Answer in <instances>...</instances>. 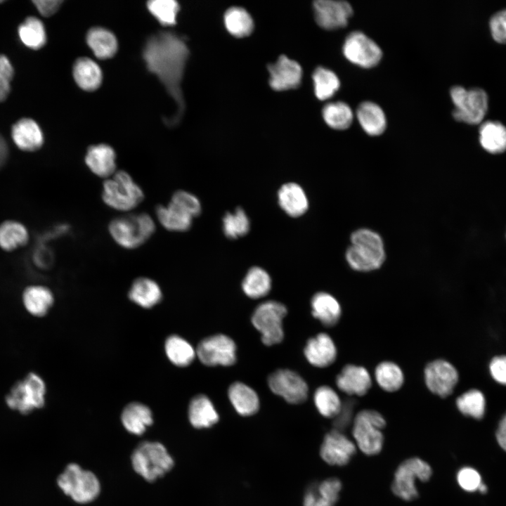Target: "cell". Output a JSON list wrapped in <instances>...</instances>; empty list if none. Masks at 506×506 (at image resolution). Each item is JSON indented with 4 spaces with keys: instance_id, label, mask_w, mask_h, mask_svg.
<instances>
[{
    "instance_id": "44dd1931",
    "label": "cell",
    "mask_w": 506,
    "mask_h": 506,
    "mask_svg": "<svg viewBox=\"0 0 506 506\" xmlns=\"http://www.w3.org/2000/svg\"><path fill=\"white\" fill-rule=\"evenodd\" d=\"M308 362L318 368H326L332 365L337 356V347L330 336L319 333L310 338L304 349Z\"/></svg>"
},
{
    "instance_id": "11a10c76",
    "label": "cell",
    "mask_w": 506,
    "mask_h": 506,
    "mask_svg": "<svg viewBox=\"0 0 506 506\" xmlns=\"http://www.w3.org/2000/svg\"><path fill=\"white\" fill-rule=\"evenodd\" d=\"M34 257L37 264L41 267L50 266L53 260L51 250L45 247L38 249Z\"/></svg>"
},
{
    "instance_id": "484cf974",
    "label": "cell",
    "mask_w": 506,
    "mask_h": 506,
    "mask_svg": "<svg viewBox=\"0 0 506 506\" xmlns=\"http://www.w3.org/2000/svg\"><path fill=\"white\" fill-rule=\"evenodd\" d=\"M278 200L281 209L292 217L303 215L309 208V201L304 190L295 183L283 185L278 192Z\"/></svg>"
},
{
    "instance_id": "d4e9b609",
    "label": "cell",
    "mask_w": 506,
    "mask_h": 506,
    "mask_svg": "<svg viewBox=\"0 0 506 506\" xmlns=\"http://www.w3.org/2000/svg\"><path fill=\"white\" fill-rule=\"evenodd\" d=\"M121 422L129 433L141 435L153 424V413L145 404L131 402L124 408L121 414Z\"/></svg>"
},
{
    "instance_id": "7c38bea8",
    "label": "cell",
    "mask_w": 506,
    "mask_h": 506,
    "mask_svg": "<svg viewBox=\"0 0 506 506\" xmlns=\"http://www.w3.org/2000/svg\"><path fill=\"white\" fill-rule=\"evenodd\" d=\"M342 53L349 62L365 69L377 66L383 57L380 46L360 30L347 34L342 44Z\"/></svg>"
},
{
    "instance_id": "d6a6232c",
    "label": "cell",
    "mask_w": 506,
    "mask_h": 506,
    "mask_svg": "<svg viewBox=\"0 0 506 506\" xmlns=\"http://www.w3.org/2000/svg\"><path fill=\"white\" fill-rule=\"evenodd\" d=\"M73 76L77 85L89 91L97 89L102 82V72L99 66L88 58H79L75 61Z\"/></svg>"
},
{
    "instance_id": "6da1fadb",
    "label": "cell",
    "mask_w": 506,
    "mask_h": 506,
    "mask_svg": "<svg viewBox=\"0 0 506 506\" xmlns=\"http://www.w3.org/2000/svg\"><path fill=\"white\" fill-rule=\"evenodd\" d=\"M143 56L148 69L157 75L176 103V114L164 119L166 124L174 126L185 111L181 85L189 57L186 41L174 33L160 32L147 40Z\"/></svg>"
},
{
    "instance_id": "83f0119b",
    "label": "cell",
    "mask_w": 506,
    "mask_h": 506,
    "mask_svg": "<svg viewBox=\"0 0 506 506\" xmlns=\"http://www.w3.org/2000/svg\"><path fill=\"white\" fill-rule=\"evenodd\" d=\"M311 313L325 327L335 325L340 319L342 309L338 301L325 292L316 293L311 301Z\"/></svg>"
},
{
    "instance_id": "8992f818",
    "label": "cell",
    "mask_w": 506,
    "mask_h": 506,
    "mask_svg": "<svg viewBox=\"0 0 506 506\" xmlns=\"http://www.w3.org/2000/svg\"><path fill=\"white\" fill-rule=\"evenodd\" d=\"M57 484L63 493L80 504L90 502L100 493V485L96 476L83 469L76 463L67 465L58 476Z\"/></svg>"
},
{
    "instance_id": "6f0895ef",
    "label": "cell",
    "mask_w": 506,
    "mask_h": 506,
    "mask_svg": "<svg viewBox=\"0 0 506 506\" xmlns=\"http://www.w3.org/2000/svg\"><path fill=\"white\" fill-rule=\"evenodd\" d=\"M8 157V144L0 134V169L5 164Z\"/></svg>"
},
{
    "instance_id": "603a6c76",
    "label": "cell",
    "mask_w": 506,
    "mask_h": 506,
    "mask_svg": "<svg viewBox=\"0 0 506 506\" xmlns=\"http://www.w3.org/2000/svg\"><path fill=\"white\" fill-rule=\"evenodd\" d=\"M11 136L15 145L25 152H34L41 148L44 138L38 124L30 118H22L11 129Z\"/></svg>"
},
{
    "instance_id": "e0dca14e",
    "label": "cell",
    "mask_w": 506,
    "mask_h": 506,
    "mask_svg": "<svg viewBox=\"0 0 506 506\" xmlns=\"http://www.w3.org/2000/svg\"><path fill=\"white\" fill-rule=\"evenodd\" d=\"M356 450L355 443L342 432L334 429L325 434L320 455L328 465L344 466L349 463Z\"/></svg>"
},
{
    "instance_id": "7bdbcfd3",
    "label": "cell",
    "mask_w": 506,
    "mask_h": 506,
    "mask_svg": "<svg viewBox=\"0 0 506 506\" xmlns=\"http://www.w3.org/2000/svg\"><path fill=\"white\" fill-rule=\"evenodd\" d=\"M224 23L230 34L236 37L249 35L254 28L250 15L243 8L232 7L224 15Z\"/></svg>"
},
{
    "instance_id": "e575fe53",
    "label": "cell",
    "mask_w": 506,
    "mask_h": 506,
    "mask_svg": "<svg viewBox=\"0 0 506 506\" xmlns=\"http://www.w3.org/2000/svg\"><path fill=\"white\" fill-rule=\"evenodd\" d=\"M164 347L167 358L178 367L188 366L196 356V351L193 346L177 335L169 336L164 342Z\"/></svg>"
},
{
    "instance_id": "5bb4252c",
    "label": "cell",
    "mask_w": 506,
    "mask_h": 506,
    "mask_svg": "<svg viewBox=\"0 0 506 506\" xmlns=\"http://www.w3.org/2000/svg\"><path fill=\"white\" fill-rule=\"evenodd\" d=\"M268 384L273 394L291 404L302 403L308 396L309 387L305 380L288 369H279L272 372L268 377Z\"/></svg>"
},
{
    "instance_id": "5b68a950",
    "label": "cell",
    "mask_w": 506,
    "mask_h": 506,
    "mask_svg": "<svg viewBox=\"0 0 506 506\" xmlns=\"http://www.w3.org/2000/svg\"><path fill=\"white\" fill-rule=\"evenodd\" d=\"M134 471L152 482L170 471L174 465L164 446L157 441H144L134 450L131 457Z\"/></svg>"
},
{
    "instance_id": "3957f363",
    "label": "cell",
    "mask_w": 506,
    "mask_h": 506,
    "mask_svg": "<svg viewBox=\"0 0 506 506\" xmlns=\"http://www.w3.org/2000/svg\"><path fill=\"white\" fill-rule=\"evenodd\" d=\"M100 197L108 208L126 214L132 212L143 202L145 193L129 173L117 170L111 177L103 180Z\"/></svg>"
},
{
    "instance_id": "ffe728a7",
    "label": "cell",
    "mask_w": 506,
    "mask_h": 506,
    "mask_svg": "<svg viewBox=\"0 0 506 506\" xmlns=\"http://www.w3.org/2000/svg\"><path fill=\"white\" fill-rule=\"evenodd\" d=\"M336 385L340 391L348 395L361 396L370 389L372 379L364 367L348 364L337 376Z\"/></svg>"
},
{
    "instance_id": "cb8c5ba5",
    "label": "cell",
    "mask_w": 506,
    "mask_h": 506,
    "mask_svg": "<svg viewBox=\"0 0 506 506\" xmlns=\"http://www.w3.org/2000/svg\"><path fill=\"white\" fill-rule=\"evenodd\" d=\"M128 297L136 305L143 309H150L162 301L163 294L155 280L142 276L132 282L128 291Z\"/></svg>"
},
{
    "instance_id": "1f68e13d",
    "label": "cell",
    "mask_w": 506,
    "mask_h": 506,
    "mask_svg": "<svg viewBox=\"0 0 506 506\" xmlns=\"http://www.w3.org/2000/svg\"><path fill=\"white\" fill-rule=\"evenodd\" d=\"M23 304L33 316L46 315L54 302V296L49 288L42 285L27 287L22 294Z\"/></svg>"
},
{
    "instance_id": "60d3db41",
    "label": "cell",
    "mask_w": 506,
    "mask_h": 506,
    "mask_svg": "<svg viewBox=\"0 0 506 506\" xmlns=\"http://www.w3.org/2000/svg\"><path fill=\"white\" fill-rule=\"evenodd\" d=\"M375 377L378 385L384 391H398L403 384L404 375L401 368L394 362L383 361L375 370Z\"/></svg>"
},
{
    "instance_id": "ba28073f",
    "label": "cell",
    "mask_w": 506,
    "mask_h": 506,
    "mask_svg": "<svg viewBox=\"0 0 506 506\" xmlns=\"http://www.w3.org/2000/svg\"><path fill=\"white\" fill-rule=\"evenodd\" d=\"M386 420L377 411L362 410L353 419L352 435L358 448L365 455L379 453L383 446L382 429Z\"/></svg>"
},
{
    "instance_id": "836d02e7",
    "label": "cell",
    "mask_w": 506,
    "mask_h": 506,
    "mask_svg": "<svg viewBox=\"0 0 506 506\" xmlns=\"http://www.w3.org/2000/svg\"><path fill=\"white\" fill-rule=\"evenodd\" d=\"M322 116L331 129L343 131L351 126L355 113L348 103L338 100L325 104L322 110Z\"/></svg>"
},
{
    "instance_id": "f546056e",
    "label": "cell",
    "mask_w": 506,
    "mask_h": 506,
    "mask_svg": "<svg viewBox=\"0 0 506 506\" xmlns=\"http://www.w3.org/2000/svg\"><path fill=\"white\" fill-rule=\"evenodd\" d=\"M157 222L167 231L184 232L188 231L193 218L174 205H159L155 208Z\"/></svg>"
},
{
    "instance_id": "4dcf8cb0",
    "label": "cell",
    "mask_w": 506,
    "mask_h": 506,
    "mask_svg": "<svg viewBox=\"0 0 506 506\" xmlns=\"http://www.w3.org/2000/svg\"><path fill=\"white\" fill-rule=\"evenodd\" d=\"M479 143L481 147L492 154L506 150V126L499 121L488 120L479 127Z\"/></svg>"
},
{
    "instance_id": "d590c367",
    "label": "cell",
    "mask_w": 506,
    "mask_h": 506,
    "mask_svg": "<svg viewBox=\"0 0 506 506\" xmlns=\"http://www.w3.org/2000/svg\"><path fill=\"white\" fill-rule=\"evenodd\" d=\"M86 41L94 55L100 59L112 58L117 51V41L109 30L93 27L87 33Z\"/></svg>"
},
{
    "instance_id": "9c48e42d",
    "label": "cell",
    "mask_w": 506,
    "mask_h": 506,
    "mask_svg": "<svg viewBox=\"0 0 506 506\" xmlns=\"http://www.w3.org/2000/svg\"><path fill=\"white\" fill-rule=\"evenodd\" d=\"M287 313V310L284 304L273 300L264 301L255 309L251 321L261 333L264 344L272 346L283 341V320Z\"/></svg>"
},
{
    "instance_id": "681fc988",
    "label": "cell",
    "mask_w": 506,
    "mask_h": 506,
    "mask_svg": "<svg viewBox=\"0 0 506 506\" xmlns=\"http://www.w3.org/2000/svg\"><path fill=\"white\" fill-rule=\"evenodd\" d=\"M493 38L499 43H506V8L493 13L489 20Z\"/></svg>"
},
{
    "instance_id": "d6986e66",
    "label": "cell",
    "mask_w": 506,
    "mask_h": 506,
    "mask_svg": "<svg viewBox=\"0 0 506 506\" xmlns=\"http://www.w3.org/2000/svg\"><path fill=\"white\" fill-rule=\"evenodd\" d=\"M116 158L115 151L111 146L100 143L88 148L84 162L93 175L105 180L117 171Z\"/></svg>"
},
{
    "instance_id": "db71d44e",
    "label": "cell",
    "mask_w": 506,
    "mask_h": 506,
    "mask_svg": "<svg viewBox=\"0 0 506 506\" xmlns=\"http://www.w3.org/2000/svg\"><path fill=\"white\" fill-rule=\"evenodd\" d=\"M14 75L13 67L6 56L0 54V77L11 82Z\"/></svg>"
},
{
    "instance_id": "52a82bcc",
    "label": "cell",
    "mask_w": 506,
    "mask_h": 506,
    "mask_svg": "<svg viewBox=\"0 0 506 506\" xmlns=\"http://www.w3.org/2000/svg\"><path fill=\"white\" fill-rule=\"evenodd\" d=\"M450 96L454 105L452 115L455 120L471 124L482 121L488 108V94L484 89L455 85L450 89Z\"/></svg>"
},
{
    "instance_id": "816d5d0a",
    "label": "cell",
    "mask_w": 506,
    "mask_h": 506,
    "mask_svg": "<svg viewBox=\"0 0 506 506\" xmlns=\"http://www.w3.org/2000/svg\"><path fill=\"white\" fill-rule=\"evenodd\" d=\"M492 377L498 383L506 385V356L494 357L489 365Z\"/></svg>"
},
{
    "instance_id": "f5cc1de1",
    "label": "cell",
    "mask_w": 506,
    "mask_h": 506,
    "mask_svg": "<svg viewBox=\"0 0 506 506\" xmlns=\"http://www.w3.org/2000/svg\"><path fill=\"white\" fill-rule=\"evenodd\" d=\"M32 2L41 15L44 17L53 15L63 4V1L60 0H36Z\"/></svg>"
},
{
    "instance_id": "bcb514c9",
    "label": "cell",
    "mask_w": 506,
    "mask_h": 506,
    "mask_svg": "<svg viewBox=\"0 0 506 506\" xmlns=\"http://www.w3.org/2000/svg\"><path fill=\"white\" fill-rule=\"evenodd\" d=\"M249 219L242 208H237L233 212L226 213L223 218V233L231 239L245 235L249 231Z\"/></svg>"
},
{
    "instance_id": "ac0fdd59",
    "label": "cell",
    "mask_w": 506,
    "mask_h": 506,
    "mask_svg": "<svg viewBox=\"0 0 506 506\" xmlns=\"http://www.w3.org/2000/svg\"><path fill=\"white\" fill-rule=\"evenodd\" d=\"M268 70L270 74L269 84L275 91L294 89L301 83V66L285 56H280L275 63L268 66Z\"/></svg>"
},
{
    "instance_id": "c3c4849f",
    "label": "cell",
    "mask_w": 506,
    "mask_h": 506,
    "mask_svg": "<svg viewBox=\"0 0 506 506\" xmlns=\"http://www.w3.org/2000/svg\"><path fill=\"white\" fill-rule=\"evenodd\" d=\"M169 202L179 207L193 218L197 216L202 211V206L198 198L188 191L183 190L175 191Z\"/></svg>"
},
{
    "instance_id": "4fadbf2b",
    "label": "cell",
    "mask_w": 506,
    "mask_h": 506,
    "mask_svg": "<svg viewBox=\"0 0 506 506\" xmlns=\"http://www.w3.org/2000/svg\"><path fill=\"white\" fill-rule=\"evenodd\" d=\"M236 350L230 337L217 334L200 342L195 351L200 361L207 366H231L236 362Z\"/></svg>"
},
{
    "instance_id": "30bf717a",
    "label": "cell",
    "mask_w": 506,
    "mask_h": 506,
    "mask_svg": "<svg viewBox=\"0 0 506 506\" xmlns=\"http://www.w3.org/2000/svg\"><path fill=\"white\" fill-rule=\"evenodd\" d=\"M432 474L430 465L418 458L404 460L396 469L391 491L399 498L410 501L418 497L415 486L417 479L427 481Z\"/></svg>"
},
{
    "instance_id": "2e32d148",
    "label": "cell",
    "mask_w": 506,
    "mask_h": 506,
    "mask_svg": "<svg viewBox=\"0 0 506 506\" xmlns=\"http://www.w3.org/2000/svg\"><path fill=\"white\" fill-rule=\"evenodd\" d=\"M424 376L428 389L442 398L452 394L458 381V373L455 368L442 359L428 363L424 368Z\"/></svg>"
},
{
    "instance_id": "277c9868",
    "label": "cell",
    "mask_w": 506,
    "mask_h": 506,
    "mask_svg": "<svg viewBox=\"0 0 506 506\" xmlns=\"http://www.w3.org/2000/svg\"><path fill=\"white\" fill-rule=\"evenodd\" d=\"M351 245L345 257L349 266L358 271L377 270L385 260L384 242L381 236L370 229L360 228L351 235Z\"/></svg>"
},
{
    "instance_id": "7dc6e473",
    "label": "cell",
    "mask_w": 506,
    "mask_h": 506,
    "mask_svg": "<svg viewBox=\"0 0 506 506\" xmlns=\"http://www.w3.org/2000/svg\"><path fill=\"white\" fill-rule=\"evenodd\" d=\"M151 14L164 26L176 24L179 5L174 0H153L148 2Z\"/></svg>"
},
{
    "instance_id": "f1b7e54d",
    "label": "cell",
    "mask_w": 506,
    "mask_h": 506,
    "mask_svg": "<svg viewBox=\"0 0 506 506\" xmlns=\"http://www.w3.org/2000/svg\"><path fill=\"white\" fill-rule=\"evenodd\" d=\"M228 396L235 411L242 416H251L259 410V398L257 392L242 382L231 384Z\"/></svg>"
},
{
    "instance_id": "9f6ffc18",
    "label": "cell",
    "mask_w": 506,
    "mask_h": 506,
    "mask_svg": "<svg viewBox=\"0 0 506 506\" xmlns=\"http://www.w3.org/2000/svg\"><path fill=\"white\" fill-rule=\"evenodd\" d=\"M496 438L500 446L506 451V415L499 423L496 432Z\"/></svg>"
},
{
    "instance_id": "f6af8a7d",
    "label": "cell",
    "mask_w": 506,
    "mask_h": 506,
    "mask_svg": "<svg viewBox=\"0 0 506 506\" xmlns=\"http://www.w3.org/2000/svg\"><path fill=\"white\" fill-rule=\"evenodd\" d=\"M458 410L465 415L481 419L485 412V398L477 389H471L460 396L456 400Z\"/></svg>"
},
{
    "instance_id": "94428289",
    "label": "cell",
    "mask_w": 506,
    "mask_h": 506,
    "mask_svg": "<svg viewBox=\"0 0 506 506\" xmlns=\"http://www.w3.org/2000/svg\"><path fill=\"white\" fill-rule=\"evenodd\" d=\"M3 2V1H0V3Z\"/></svg>"
},
{
    "instance_id": "ab89813d",
    "label": "cell",
    "mask_w": 506,
    "mask_h": 506,
    "mask_svg": "<svg viewBox=\"0 0 506 506\" xmlns=\"http://www.w3.org/2000/svg\"><path fill=\"white\" fill-rule=\"evenodd\" d=\"M312 79L316 98L320 100L332 98L339 89L341 82L332 70L319 66L313 72Z\"/></svg>"
},
{
    "instance_id": "7402d4cb",
    "label": "cell",
    "mask_w": 506,
    "mask_h": 506,
    "mask_svg": "<svg viewBox=\"0 0 506 506\" xmlns=\"http://www.w3.org/2000/svg\"><path fill=\"white\" fill-rule=\"evenodd\" d=\"M354 113L361 127L368 135L378 136L387 129V116L377 103L364 100L359 103Z\"/></svg>"
},
{
    "instance_id": "7a4b0ae2",
    "label": "cell",
    "mask_w": 506,
    "mask_h": 506,
    "mask_svg": "<svg viewBox=\"0 0 506 506\" xmlns=\"http://www.w3.org/2000/svg\"><path fill=\"white\" fill-rule=\"evenodd\" d=\"M156 231V222L148 213H126L108 223V232L120 247L136 249L148 242Z\"/></svg>"
},
{
    "instance_id": "ee69618b",
    "label": "cell",
    "mask_w": 506,
    "mask_h": 506,
    "mask_svg": "<svg viewBox=\"0 0 506 506\" xmlns=\"http://www.w3.org/2000/svg\"><path fill=\"white\" fill-rule=\"evenodd\" d=\"M313 495V506H334L339 498L342 483L337 478H329L310 486Z\"/></svg>"
},
{
    "instance_id": "f907efd6",
    "label": "cell",
    "mask_w": 506,
    "mask_h": 506,
    "mask_svg": "<svg viewBox=\"0 0 506 506\" xmlns=\"http://www.w3.org/2000/svg\"><path fill=\"white\" fill-rule=\"evenodd\" d=\"M457 480L460 487L469 492L478 490L481 482L477 471L471 467H463L458 473Z\"/></svg>"
},
{
    "instance_id": "9a60e30c",
    "label": "cell",
    "mask_w": 506,
    "mask_h": 506,
    "mask_svg": "<svg viewBox=\"0 0 506 506\" xmlns=\"http://www.w3.org/2000/svg\"><path fill=\"white\" fill-rule=\"evenodd\" d=\"M313 8L316 23L327 30L346 27L353 14L351 4L344 0H317Z\"/></svg>"
},
{
    "instance_id": "74e56055",
    "label": "cell",
    "mask_w": 506,
    "mask_h": 506,
    "mask_svg": "<svg viewBox=\"0 0 506 506\" xmlns=\"http://www.w3.org/2000/svg\"><path fill=\"white\" fill-rule=\"evenodd\" d=\"M242 288L244 293L249 298H261L271 290V277L264 268L259 266L252 267L242 280Z\"/></svg>"
},
{
    "instance_id": "4316f807",
    "label": "cell",
    "mask_w": 506,
    "mask_h": 506,
    "mask_svg": "<svg viewBox=\"0 0 506 506\" xmlns=\"http://www.w3.org/2000/svg\"><path fill=\"white\" fill-rule=\"evenodd\" d=\"M188 416L190 424L197 429L211 427L219 420L212 402L204 394L196 395L191 399Z\"/></svg>"
},
{
    "instance_id": "8d00e7d4",
    "label": "cell",
    "mask_w": 506,
    "mask_h": 506,
    "mask_svg": "<svg viewBox=\"0 0 506 506\" xmlns=\"http://www.w3.org/2000/svg\"><path fill=\"white\" fill-rule=\"evenodd\" d=\"M29 233L22 223L15 220H6L0 224V247L6 252H12L27 245Z\"/></svg>"
},
{
    "instance_id": "b9f144b4",
    "label": "cell",
    "mask_w": 506,
    "mask_h": 506,
    "mask_svg": "<svg viewBox=\"0 0 506 506\" xmlns=\"http://www.w3.org/2000/svg\"><path fill=\"white\" fill-rule=\"evenodd\" d=\"M313 401L319 413L327 418H335L342 408L337 393L326 385L321 386L316 390Z\"/></svg>"
},
{
    "instance_id": "680465c9",
    "label": "cell",
    "mask_w": 506,
    "mask_h": 506,
    "mask_svg": "<svg viewBox=\"0 0 506 506\" xmlns=\"http://www.w3.org/2000/svg\"><path fill=\"white\" fill-rule=\"evenodd\" d=\"M11 92L10 82L0 77V102L4 101Z\"/></svg>"
},
{
    "instance_id": "8fae6325",
    "label": "cell",
    "mask_w": 506,
    "mask_h": 506,
    "mask_svg": "<svg viewBox=\"0 0 506 506\" xmlns=\"http://www.w3.org/2000/svg\"><path fill=\"white\" fill-rule=\"evenodd\" d=\"M46 386L43 379L35 373L29 374L17 382L6 398L7 405L22 414H28L40 408L45 403Z\"/></svg>"
},
{
    "instance_id": "f35d334b",
    "label": "cell",
    "mask_w": 506,
    "mask_h": 506,
    "mask_svg": "<svg viewBox=\"0 0 506 506\" xmlns=\"http://www.w3.org/2000/svg\"><path fill=\"white\" fill-rule=\"evenodd\" d=\"M20 41L27 47L38 50L46 42V34L43 22L34 16L27 17L18 27Z\"/></svg>"
},
{
    "instance_id": "91938a15",
    "label": "cell",
    "mask_w": 506,
    "mask_h": 506,
    "mask_svg": "<svg viewBox=\"0 0 506 506\" xmlns=\"http://www.w3.org/2000/svg\"><path fill=\"white\" fill-rule=\"evenodd\" d=\"M478 490H479V491H481V493H484L486 492L487 488H486V486H485V484H484L483 483H481V484H480Z\"/></svg>"
}]
</instances>
